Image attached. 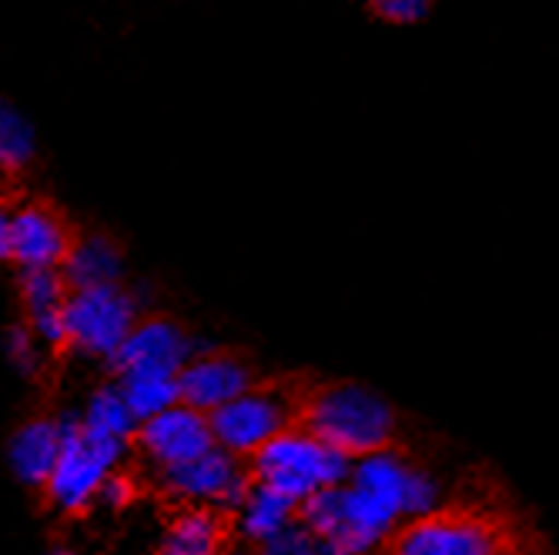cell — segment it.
I'll return each mask as SVG.
<instances>
[{
    "mask_svg": "<svg viewBox=\"0 0 559 555\" xmlns=\"http://www.w3.org/2000/svg\"><path fill=\"white\" fill-rule=\"evenodd\" d=\"M50 555H81V552H74L71 545H61V542H55V545H50Z\"/></svg>",
    "mask_w": 559,
    "mask_h": 555,
    "instance_id": "18",
    "label": "cell"
},
{
    "mask_svg": "<svg viewBox=\"0 0 559 555\" xmlns=\"http://www.w3.org/2000/svg\"><path fill=\"white\" fill-rule=\"evenodd\" d=\"M68 298L71 285L61 268H27L21 272V309H24V325L31 335L47 345L55 362H64L71 355L68 348Z\"/></svg>",
    "mask_w": 559,
    "mask_h": 555,
    "instance_id": "11",
    "label": "cell"
},
{
    "mask_svg": "<svg viewBox=\"0 0 559 555\" xmlns=\"http://www.w3.org/2000/svg\"><path fill=\"white\" fill-rule=\"evenodd\" d=\"M138 318V301L131 298L128 288H121V281L97 288H71L64 312L71 355L84 351V355L111 362V355L121 348Z\"/></svg>",
    "mask_w": 559,
    "mask_h": 555,
    "instance_id": "7",
    "label": "cell"
},
{
    "mask_svg": "<svg viewBox=\"0 0 559 555\" xmlns=\"http://www.w3.org/2000/svg\"><path fill=\"white\" fill-rule=\"evenodd\" d=\"M241 519L225 502L168 498L155 555H235Z\"/></svg>",
    "mask_w": 559,
    "mask_h": 555,
    "instance_id": "8",
    "label": "cell"
},
{
    "mask_svg": "<svg viewBox=\"0 0 559 555\" xmlns=\"http://www.w3.org/2000/svg\"><path fill=\"white\" fill-rule=\"evenodd\" d=\"M259 378L262 375L255 369V359L241 348L194 351L175 375V401L198 412H215Z\"/></svg>",
    "mask_w": 559,
    "mask_h": 555,
    "instance_id": "9",
    "label": "cell"
},
{
    "mask_svg": "<svg viewBox=\"0 0 559 555\" xmlns=\"http://www.w3.org/2000/svg\"><path fill=\"white\" fill-rule=\"evenodd\" d=\"M11 228H14V212L0 201V262H11Z\"/></svg>",
    "mask_w": 559,
    "mask_h": 555,
    "instance_id": "17",
    "label": "cell"
},
{
    "mask_svg": "<svg viewBox=\"0 0 559 555\" xmlns=\"http://www.w3.org/2000/svg\"><path fill=\"white\" fill-rule=\"evenodd\" d=\"M194 355L191 331L168 315H141L121 348L111 355V378L118 375H178Z\"/></svg>",
    "mask_w": 559,
    "mask_h": 555,
    "instance_id": "10",
    "label": "cell"
},
{
    "mask_svg": "<svg viewBox=\"0 0 559 555\" xmlns=\"http://www.w3.org/2000/svg\"><path fill=\"white\" fill-rule=\"evenodd\" d=\"M366 4L389 24H419L432 11V0H366Z\"/></svg>",
    "mask_w": 559,
    "mask_h": 555,
    "instance_id": "16",
    "label": "cell"
},
{
    "mask_svg": "<svg viewBox=\"0 0 559 555\" xmlns=\"http://www.w3.org/2000/svg\"><path fill=\"white\" fill-rule=\"evenodd\" d=\"M128 448L141 459L147 472L162 475V472L181 469L201 456H209V451L218 448V442H215L209 412H198L191 406H181V401H171V406L141 419L131 429Z\"/></svg>",
    "mask_w": 559,
    "mask_h": 555,
    "instance_id": "6",
    "label": "cell"
},
{
    "mask_svg": "<svg viewBox=\"0 0 559 555\" xmlns=\"http://www.w3.org/2000/svg\"><path fill=\"white\" fill-rule=\"evenodd\" d=\"M316 378H319L316 372L262 375L241 395H235L231 401L209 412L218 448L248 462L255 451H262L278 435L295 432L301 419V406H305V398H309V388L316 385Z\"/></svg>",
    "mask_w": 559,
    "mask_h": 555,
    "instance_id": "3",
    "label": "cell"
},
{
    "mask_svg": "<svg viewBox=\"0 0 559 555\" xmlns=\"http://www.w3.org/2000/svg\"><path fill=\"white\" fill-rule=\"evenodd\" d=\"M369 555H549V552L543 539L506 502L452 498L382 529Z\"/></svg>",
    "mask_w": 559,
    "mask_h": 555,
    "instance_id": "1",
    "label": "cell"
},
{
    "mask_svg": "<svg viewBox=\"0 0 559 555\" xmlns=\"http://www.w3.org/2000/svg\"><path fill=\"white\" fill-rule=\"evenodd\" d=\"M74 234L44 205H27L14 212V228H11V262L27 272V268H64Z\"/></svg>",
    "mask_w": 559,
    "mask_h": 555,
    "instance_id": "13",
    "label": "cell"
},
{
    "mask_svg": "<svg viewBox=\"0 0 559 555\" xmlns=\"http://www.w3.org/2000/svg\"><path fill=\"white\" fill-rule=\"evenodd\" d=\"M298 432L345 462L382 459L402 445L399 415L382 395L348 378H316L301 406Z\"/></svg>",
    "mask_w": 559,
    "mask_h": 555,
    "instance_id": "2",
    "label": "cell"
},
{
    "mask_svg": "<svg viewBox=\"0 0 559 555\" xmlns=\"http://www.w3.org/2000/svg\"><path fill=\"white\" fill-rule=\"evenodd\" d=\"M121 448H128L124 438L97 429L87 419H68L58 469L50 475L44 495L34 502L37 512L61 509L68 519H84L94 498L100 495V485L115 472Z\"/></svg>",
    "mask_w": 559,
    "mask_h": 555,
    "instance_id": "5",
    "label": "cell"
},
{
    "mask_svg": "<svg viewBox=\"0 0 559 555\" xmlns=\"http://www.w3.org/2000/svg\"><path fill=\"white\" fill-rule=\"evenodd\" d=\"M34 150H37V141H34L31 121L11 105V100L0 97V168L4 171L27 168Z\"/></svg>",
    "mask_w": 559,
    "mask_h": 555,
    "instance_id": "15",
    "label": "cell"
},
{
    "mask_svg": "<svg viewBox=\"0 0 559 555\" xmlns=\"http://www.w3.org/2000/svg\"><path fill=\"white\" fill-rule=\"evenodd\" d=\"M64 432H68V419H61L50 409H40L27 422H21L11 435V445H8L11 469L21 479V485L34 495V502L44 495L50 475L58 469Z\"/></svg>",
    "mask_w": 559,
    "mask_h": 555,
    "instance_id": "12",
    "label": "cell"
},
{
    "mask_svg": "<svg viewBox=\"0 0 559 555\" xmlns=\"http://www.w3.org/2000/svg\"><path fill=\"white\" fill-rule=\"evenodd\" d=\"M345 466L348 462L338 459L335 451L295 429L269 442L245 462V498L262 495L295 512L301 502H309L322 488L338 485Z\"/></svg>",
    "mask_w": 559,
    "mask_h": 555,
    "instance_id": "4",
    "label": "cell"
},
{
    "mask_svg": "<svg viewBox=\"0 0 559 555\" xmlns=\"http://www.w3.org/2000/svg\"><path fill=\"white\" fill-rule=\"evenodd\" d=\"M61 272H64L71 288L118 285V278H121V251L105 234L78 238Z\"/></svg>",
    "mask_w": 559,
    "mask_h": 555,
    "instance_id": "14",
    "label": "cell"
}]
</instances>
